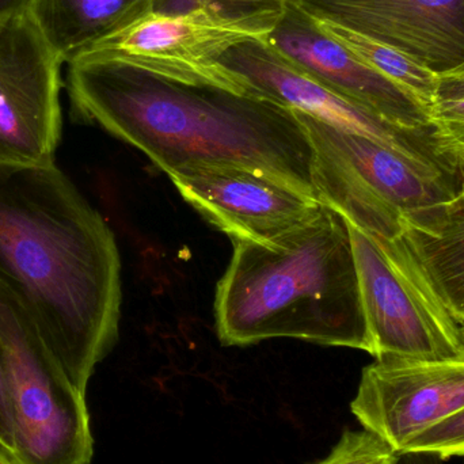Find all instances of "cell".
I'll return each instance as SVG.
<instances>
[{"mask_svg": "<svg viewBox=\"0 0 464 464\" xmlns=\"http://www.w3.org/2000/svg\"><path fill=\"white\" fill-rule=\"evenodd\" d=\"M265 97L349 132L367 136L390 149L458 177L454 155L432 130L398 127L341 97L281 56L264 38L231 48L219 60Z\"/></svg>", "mask_w": 464, "mask_h": 464, "instance_id": "obj_9", "label": "cell"}, {"mask_svg": "<svg viewBox=\"0 0 464 464\" xmlns=\"http://www.w3.org/2000/svg\"><path fill=\"white\" fill-rule=\"evenodd\" d=\"M209 0H152V11L163 14H182L203 8Z\"/></svg>", "mask_w": 464, "mask_h": 464, "instance_id": "obj_23", "label": "cell"}, {"mask_svg": "<svg viewBox=\"0 0 464 464\" xmlns=\"http://www.w3.org/2000/svg\"><path fill=\"white\" fill-rule=\"evenodd\" d=\"M0 283L86 395L119 340L121 259L108 223L54 163L0 165Z\"/></svg>", "mask_w": 464, "mask_h": 464, "instance_id": "obj_1", "label": "cell"}, {"mask_svg": "<svg viewBox=\"0 0 464 464\" xmlns=\"http://www.w3.org/2000/svg\"><path fill=\"white\" fill-rule=\"evenodd\" d=\"M168 176L179 195L234 242H272L324 208L288 182L237 166H198Z\"/></svg>", "mask_w": 464, "mask_h": 464, "instance_id": "obj_11", "label": "cell"}, {"mask_svg": "<svg viewBox=\"0 0 464 464\" xmlns=\"http://www.w3.org/2000/svg\"><path fill=\"white\" fill-rule=\"evenodd\" d=\"M314 151L319 201L349 225L395 239L403 223L460 193V179L417 162L367 136L341 130L296 111Z\"/></svg>", "mask_w": 464, "mask_h": 464, "instance_id": "obj_4", "label": "cell"}, {"mask_svg": "<svg viewBox=\"0 0 464 464\" xmlns=\"http://www.w3.org/2000/svg\"><path fill=\"white\" fill-rule=\"evenodd\" d=\"M438 98H464V63L454 70L439 73Z\"/></svg>", "mask_w": 464, "mask_h": 464, "instance_id": "obj_22", "label": "cell"}, {"mask_svg": "<svg viewBox=\"0 0 464 464\" xmlns=\"http://www.w3.org/2000/svg\"><path fill=\"white\" fill-rule=\"evenodd\" d=\"M150 11L152 0H32L27 13L54 54L70 64Z\"/></svg>", "mask_w": 464, "mask_h": 464, "instance_id": "obj_14", "label": "cell"}, {"mask_svg": "<svg viewBox=\"0 0 464 464\" xmlns=\"http://www.w3.org/2000/svg\"><path fill=\"white\" fill-rule=\"evenodd\" d=\"M289 0H209L206 5L223 18L247 22L270 32L285 11Z\"/></svg>", "mask_w": 464, "mask_h": 464, "instance_id": "obj_18", "label": "cell"}, {"mask_svg": "<svg viewBox=\"0 0 464 464\" xmlns=\"http://www.w3.org/2000/svg\"><path fill=\"white\" fill-rule=\"evenodd\" d=\"M32 0H0V21L29 10Z\"/></svg>", "mask_w": 464, "mask_h": 464, "instance_id": "obj_25", "label": "cell"}, {"mask_svg": "<svg viewBox=\"0 0 464 464\" xmlns=\"http://www.w3.org/2000/svg\"><path fill=\"white\" fill-rule=\"evenodd\" d=\"M0 449L13 460L15 439H14L13 414H11L10 400H8L2 352H0Z\"/></svg>", "mask_w": 464, "mask_h": 464, "instance_id": "obj_21", "label": "cell"}, {"mask_svg": "<svg viewBox=\"0 0 464 464\" xmlns=\"http://www.w3.org/2000/svg\"><path fill=\"white\" fill-rule=\"evenodd\" d=\"M0 352L14 422V464H92L94 439L82 394L24 305L0 283Z\"/></svg>", "mask_w": 464, "mask_h": 464, "instance_id": "obj_5", "label": "cell"}, {"mask_svg": "<svg viewBox=\"0 0 464 464\" xmlns=\"http://www.w3.org/2000/svg\"><path fill=\"white\" fill-rule=\"evenodd\" d=\"M403 237L455 318L464 324V195L403 223Z\"/></svg>", "mask_w": 464, "mask_h": 464, "instance_id": "obj_15", "label": "cell"}, {"mask_svg": "<svg viewBox=\"0 0 464 464\" xmlns=\"http://www.w3.org/2000/svg\"><path fill=\"white\" fill-rule=\"evenodd\" d=\"M264 40L314 81L381 119L409 130L435 128L416 101L322 32L291 0Z\"/></svg>", "mask_w": 464, "mask_h": 464, "instance_id": "obj_13", "label": "cell"}, {"mask_svg": "<svg viewBox=\"0 0 464 464\" xmlns=\"http://www.w3.org/2000/svg\"><path fill=\"white\" fill-rule=\"evenodd\" d=\"M446 460L433 452L408 451L401 454L400 464H444Z\"/></svg>", "mask_w": 464, "mask_h": 464, "instance_id": "obj_24", "label": "cell"}, {"mask_svg": "<svg viewBox=\"0 0 464 464\" xmlns=\"http://www.w3.org/2000/svg\"><path fill=\"white\" fill-rule=\"evenodd\" d=\"M463 333H464V324H463Z\"/></svg>", "mask_w": 464, "mask_h": 464, "instance_id": "obj_28", "label": "cell"}, {"mask_svg": "<svg viewBox=\"0 0 464 464\" xmlns=\"http://www.w3.org/2000/svg\"><path fill=\"white\" fill-rule=\"evenodd\" d=\"M430 119L450 151L464 150V98H438L430 108Z\"/></svg>", "mask_w": 464, "mask_h": 464, "instance_id": "obj_20", "label": "cell"}, {"mask_svg": "<svg viewBox=\"0 0 464 464\" xmlns=\"http://www.w3.org/2000/svg\"><path fill=\"white\" fill-rule=\"evenodd\" d=\"M62 64L27 11L0 21V165L54 163Z\"/></svg>", "mask_w": 464, "mask_h": 464, "instance_id": "obj_7", "label": "cell"}, {"mask_svg": "<svg viewBox=\"0 0 464 464\" xmlns=\"http://www.w3.org/2000/svg\"><path fill=\"white\" fill-rule=\"evenodd\" d=\"M351 411L365 430L402 454L464 411V352L443 360H375L362 370Z\"/></svg>", "mask_w": 464, "mask_h": 464, "instance_id": "obj_10", "label": "cell"}, {"mask_svg": "<svg viewBox=\"0 0 464 464\" xmlns=\"http://www.w3.org/2000/svg\"><path fill=\"white\" fill-rule=\"evenodd\" d=\"M408 451L433 452L444 460L464 458V411L414 439Z\"/></svg>", "mask_w": 464, "mask_h": 464, "instance_id": "obj_19", "label": "cell"}, {"mask_svg": "<svg viewBox=\"0 0 464 464\" xmlns=\"http://www.w3.org/2000/svg\"><path fill=\"white\" fill-rule=\"evenodd\" d=\"M215 313L226 346L297 338L370 353L345 218L324 204L315 219L272 242H234Z\"/></svg>", "mask_w": 464, "mask_h": 464, "instance_id": "obj_3", "label": "cell"}, {"mask_svg": "<svg viewBox=\"0 0 464 464\" xmlns=\"http://www.w3.org/2000/svg\"><path fill=\"white\" fill-rule=\"evenodd\" d=\"M452 155L455 158V163H457L458 176L460 179V193L464 195V150H451Z\"/></svg>", "mask_w": 464, "mask_h": 464, "instance_id": "obj_26", "label": "cell"}, {"mask_svg": "<svg viewBox=\"0 0 464 464\" xmlns=\"http://www.w3.org/2000/svg\"><path fill=\"white\" fill-rule=\"evenodd\" d=\"M0 464H14L11 458L2 449H0Z\"/></svg>", "mask_w": 464, "mask_h": 464, "instance_id": "obj_27", "label": "cell"}, {"mask_svg": "<svg viewBox=\"0 0 464 464\" xmlns=\"http://www.w3.org/2000/svg\"><path fill=\"white\" fill-rule=\"evenodd\" d=\"M68 90L82 117L140 150L166 174L237 166L318 198L304 125L261 92L166 78L98 54L70 63Z\"/></svg>", "mask_w": 464, "mask_h": 464, "instance_id": "obj_2", "label": "cell"}, {"mask_svg": "<svg viewBox=\"0 0 464 464\" xmlns=\"http://www.w3.org/2000/svg\"><path fill=\"white\" fill-rule=\"evenodd\" d=\"M330 22L392 46L438 73L464 63V0H291Z\"/></svg>", "mask_w": 464, "mask_h": 464, "instance_id": "obj_12", "label": "cell"}, {"mask_svg": "<svg viewBox=\"0 0 464 464\" xmlns=\"http://www.w3.org/2000/svg\"><path fill=\"white\" fill-rule=\"evenodd\" d=\"M315 22L322 32L345 46L368 67L402 90L430 114V108L439 97L440 81L438 72L409 54L367 35L352 32L330 22L316 19Z\"/></svg>", "mask_w": 464, "mask_h": 464, "instance_id": "obj_16", "label": "cell"}, {"mask_svg": "<svg viewBox=\"0 0 464 464\" xmlns=\"http://www.w3.org/2000/svg\"><path fill=\"white\" fill-rule=\"evenodd\" d=\"M267 33L247 22L223 18L207 7L182 14L150 11L84 54L119 60L166 78L256 92L219 60L234 46L265 38Z\"/></svg>", "mask_w": 464, "mask_h": 464, "instance_id": "obj_8", "label": "cell"}, {"mask_svg": "<svg viewBox=\"0 0 464 464\" xmlns=\"http://www.w3.org/2000/svg\"><path fill=\"white\" fill-rule=\"evenodd\" d=\"M349 230L371 356L443 360L462 354L463 324L403 234L386 239L352 225Z\"/></svg>", "mask_w": 464, "mask_h": 464, "instance_id": "obj_6", "label": "cell"}, {"mask_svg": "<svg viewBox=\"0 0 464 464\" xmlns=\"http://www.w3.org/2000/svg\"><path fill=\"white\" fill-rule=\"evenodd\" d=\"M397 450L370 430H346L324 459L315 464H400Z\"/></svg>", "mask_w": 464, "mask_h": 464, "instance_id": "obj_17", "label": "cell"}]
</instances>
